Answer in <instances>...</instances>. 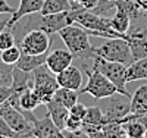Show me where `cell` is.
<instances>
[{"label": "cell", "mask_w": 147, "mask_h": 138, "mask_svg": "<svg viewBox=\"0 0 147 138\" xmlns=\"http://www.w3.org/2000/svg\"><path fill=\"white\" fill-rule=\"evenodd\" d=\"M72 21L74 24L80 25L84 30H87L90 35L94 37H103V38H118V37H124V34H121L115 31L110 25V21L105 18L103 15H97L90 9H80V10H71Z\"/></svg>", "instance_id": "obj_1"}, {"label": "cell", "mask_w": 147, "mask_h": 138, "mask_svg": "<svg viewBox=\"0 0 147 138\" xmlns=\"http://www.w3.org/2000/svg\"><path fill=\"white\" fill-rule=\"evenodd\" d=\"M59 37L62 38L66 48L72 53L74 59H81L94 55V47L90 44V34L87 30L77 24H71L68 27L62 28L59 32Z\"/></svg>", "instance_id": "obj_2"}, {"label": "cell", "mask_w": 147, "mask_h": 138, "mask_svg": "<svg viewBox=\"0 0 147 138\" xmlns=\"http://www.w3.org/2000/svg\"><path fill=\"white\" fill-rule=\"evenodd\" d=\"M97 106L100 107L106 123H121L122 119L131 113V96L116 91L109 97L100 98Z\"/></svg>", "instance_id": "obj_3"}, {"label": "cell", "mask_w": 147, "mask_h": 138, "mask_svg": "<svg viewBox=\"0 0 147 138\" xmlns=\"http://www.w3.org/2000/svg\"><path fill=\"white\" fill-rule=\"evenodd\" d=\"M59 88V82L56 79V73H53L46 65H41L32 71V91L38 97L41 104H47L56 90Z\"/></svg>", "instance_id": "obj_4"}, {"label": "cell", "mask_w": 147, "mask_h": 138, "mask_svg": "<svg viewBox=\"0 0 147 138\" xmlns=\"http://www.w3.org/2000/svg\"><path fill=\"white\" fill-rule=\"evenodd\" d=\"M94 52L97 56H100L110 62H118L129 66L136 59H134L127 38L118 37V38H107L106 43H103L100 47H94Z\"/></svg>", "instance_id": "obj_5"}, {"label": "cell", "mask_w": 147, "mask_h": 138, "mask_svg": "<svg viewBox=\"0 0 147 138\" xmlns=\"http://www.w3.org/2000/svg\"><path fill=\"white\" fill-rule=\"evenodd\" d=\"M94 69L102 72L110 82L115 84V87L118 88V93L129 94L127 91V65L118 63V62H110L96 55L94 62H93V71Z\"/></svg>", "instance_id": "obj_6"}, {"label": "cell", "mask_w": 147, "mask_h": 138, "mask_svg": "<svg viewBox=\"0 0 147 138\" xmlns=\"http://www.w3.org/2000/svg\"><path fill=\"white\" fill-rule=\"evenodd\" d=\"M16 44L22 53L27 55H43L50 50L52 38L43 30H28L16 37Z\"/></svg>", "instance_id": "obj_7"}, {"label": "cell", "mask_w": 147, "mask_h": 138, "mask_svg": "<svg viewBox=\"0 0 147 138\" xmlns=\"http://www.w3.org/2000/svg\"><path fill=\"white\" fill-rule=\"evenodd\" d=\"M0 116H2L9 127L16 132V138H30L31 132V122L25 118L21 110H18L13 104L5 102L0 104Z\"/></svg>", "instance_id": "obj_8"}, {"label": "cell", "mask_w": 147, "mask_h": 138, "mask_svg": "<svg viewBox=\"0 0 147 138\" xmlns=\"http://www.w3.org/2000/svg\"><path fill=\"white\" fill-rule=\"evenodd\" d=\"M88 81H87V85L84 87L82 90H80V94L82 93H87L90 94L91 97H94L96 100H100V98H105V97H109L118 91V88L115 87V84L110 82L105 75L99 71H91L88 75Z\"/></svg>", "instance_id": "obj_9"}, {"label": "cell", "mask_w": 147, "mask_h": 138, "mask_svg": "<svg viewBox=\"0 0 147 138\" xmlns=\"http://www.w3.org/2000/svg\"><path fill=\"white\" fill-rule=\"evenodd\" d=\"M74 63V56L69 50L63 48H55L52 52H49L47 59H46V66L50 69L53 73H59L68 66Z\"/></svg>", "instance_id": "obj_10"}, {"label": "cell", "mask_w": 147, "mask_h": 138, "mask_svg": "<svg viewBox=\"0 0 147 138\" xmlns=\"http://www.w3.org/2000/svg\"><path fill=\"white\" fill-rule=\"evenodd\" d=\"M56 79L59 82V87L80 91L82 85V71L77 65H71L62 72L56 73Z\"/></svg>", "instance_id": "obj_11"}, {"label": "cell", "mask_w": 147, "mask_h": 138, "mask_svg": "<svg viewBox=\"0 0 147 138\" xmlns=\"http://www.w3.org/2000/svg\"><path fill=\"white\" fill-rule=\"evenodd\" d=\"M44 5V0H19V6L12 13L10 19L7 21V27L18 24L24 16H28L32 13H40Z\"/></svg>", "instance_id": "obj_12"}, {"label": "cell", "mask_w": 147, "mask_h": 138, "mask_svg": "<svg viewBox=\"0 0 147 138\" xmlns=\"http://www.w3.org/2000/svg\"><path fill=\"white\" fill-rule=\"evenodd\" d=\"M28 88H32V72L22 71L16 66H13V73H12V85L10 90L13 96H19Z\"/></svg>", "instance_id": "obj_13"}, {"label": "cell", "mask_w": 147, "mask_h": 138, "mask_svg": "<svg viewBox=\"0 0 147 138\" xmlns=\"http://www.w3.org/2000/svg\"><path fill=\"white\" fill-rule=\"evenodd\" d=\"M103 125H106V120H105V116L102 113L100 107L99 106L88 107L87 113H85V116L82 119V129L87 134H90L93 131L102 129Z\"/></svg>", "instance_id": "obj_14"}, {"label": "cell", "mask_w": 147, "mask_h": 138, "mask_svg": "<svg viewBox=\"0 0 147 138\" xmlns=\"http://www.w3.org/2000/svg\"><path fill=\"white\" fill-rule=\"evenodd\" d=\"M47 113L49 116L52 118V120L55 122V125L60 129V131H63L65 129V123H66V119L69 118V109L65 107L63 104H60L59 102H56V100H50L47 104Z\"/></svg>", "instance_id": "obj_15"}, {"label": "cell", "mask_w": 147, "mask_h": 138, "mask_svg": "<svg viewBox=\"0 0 147 138\" xmlns=\"http://www.w3.org/2000/svg\"><path fill=\"white\" fill-rule=\"evenodd\" d=\"M57 131H60V129L55 125V122L52 120L50 116H49V113L41 119H35L32 122V127H31L32 137H35V138H43V137H47V135H52Z\"/></svg>", "instance_id": "obj_16"}, {"label": "cell", "mask_w": 147, "mask_h": 138, "mask_svg": "<svg viewBox=\"0 0 147 138\" xmlns=\"http://www.w3.org/2000/svg\"><path fill=\"white\" fill-rule=\"evenodd\" d=\"M147 113V84L140 85L131 96V115H146Z\"/></svg>", "instance_id": "obj_17"}, {"label": "cell", "mask_w": 147, "mask_h": 138, "mask_svg": "<svg viewBox=\"0 0 147 138\" xmlns=\"http://www.w3.org/2000/svg\"><path fill=\"white\" fill-rule=\"evenodd\" d=\"M50 52V50H49ZM47 53L43 55H27V53H21V57L18 60V63L15 65L16 68L27 71V72H32L34 69H37L41 65H46V59H47Z\"/></svg>", "instance_id": "obj_18"}, {"label": "cell", "mask_w": 147, "mask_h": 138, "mask_svg": "<svg viewBox=\"0 0 147 138\" xmlns=\"http://www.w3.org/2000/svg\"><path fill=\"white\" fill-rule=\"evenodd\" d=\"M147 79V57L134 60L129 66H127V82Z\"/></svg>", "instance_id": "obj_19"}, {"label": "cell", "mask_w": 147, "mask_h": 138, "mask_svg": "<svg viewBox=\"0 0 147 138\" xmlns=\"http://www.w3.org/2000/svg\"><path fill=\"white\" fill-rule=\"evenodd\" d=\"M72 10V0H44V5L40 13L50 15V13H60V12Z\"/></svg>", "instance_id": "obj_20"}, {"label": "cell", "mask_w": 147, "mask_h": 138, "mask_svg": "<svg viewBox=\"0 0 147 138\" xmlns=\"http://www.w3.org/2000/svg\"><path fill=\"white\" fill-rule=\"evenodd\" d=\"M78 96L80 93L75 91V90H69V88H63V87H59V88L56 90L53 98L56 100V102H59L60 104H63L65 107L71 109L74 104H75L78 102Z\"/></svg>", "instance_id": "obj_21"}, {"label": "cell", "mask_w": 147, "mask_h": 138, "mask_svg": "<svg viewBox=\"0 0 147 138\" xmlns=\"http://www.w3.org/2000/svg\"><path fill=\"white\" fill-rule=\"evenodd\" d=\"M110 21V25H112V28L121 34H127L128 30H129V25H131V18L125 13V12L122 10H118L115 9V15L109 19Z\"/></svg>", "instance_id": "obj_22"}, {"label": "cell", "mask_w": 147, "mask_h": 138, "mask_svg": "<svg viewBox=\"0 0 147 138\" xmlns=\"http://www.w3.org/2000/svg\"><path fill=\"white\" fill-rule=\"evenodd\" d=\"M118 10H122L131 18V21L137 19L144 10H141L137 5V0H116V7Z\"/></svg>", "instance_id": "obj_23"}, {"label": "cell", "mask_w": 147, "mask_h": 138, "mask_svg": "<svg viewBox=\"0 0 147 138\" xmlns=\"http://www.w3.org/2000/svg\"><path fill=\"white\" fill-rule=\"evenodd\" d=\"M21 53H22V52H21L19 46L15 44V46H12V47L3 50V52H0V57H2V60L5 62V63L15 66V65L18 63L19 57H21Z\"/></svg>", "instance_id": "obj_24"}, {"label": "cell", "mask_w": 147, "mask_h": 138, "mask_svg": "<svg viewBox=\"0 0 147 138\" xmlns=\"http://www.w3.org/2000/svg\"><path fill=\"white\" fill-rule=\"evenodd\" d=\"M12 73H13V65L5 63L0 57V87L12 85Z\"/></svg>", "instance_id": "obj_25"}, {"label": "cell", "mask_w": 147, "mask_h": 138, "mask_svg": "<svg viewBox=\"0 0 147 138\" xmlns=\"http://www.w3.org/2000/svg\"><path fill=\"white\" fill-rule=\"evenodd\" d=\"M16 44V38H15V34L12 31L10 27H6L2 32H0V52L12 47Z\"/></svg>", "instance_id": "obj_26"}, {"label": "cell", "mask_w": 147, "mask_h": 138, "mask_svg": "<svg viewBox=\"0 0 147 138\" xmlns=\"http://www.w3.org/2000/svg\"><path fill=\"white\" fill-rule=\"evenodd\" d=\"M115 7H116V0H99L97 2V5H96V7L93 9V12L94 13H97V15H106V13H109L110 10H115Z\"/></svg>", "instance_id": "obj_27"}, {"label": "cell", "mask_w": 147, "mask_h": 138, "mask_svg": "<svg viewBox=\"0 0 147 138\" xmlns=\"http://www.w3.org/2000/svg\"><path fill=\"white\" fill-rule=\"evenodd\" d=\"M78 129H82V119L69 115V118L66 119L63 131H78Z\"/></svg>", "instance_id": "obj_28"}, {"label": "cell", "mask_w": 147, "mask_h": 138, "mask_svg": "<svg viewBox=\"0 0 147 138\" xmlns=\"http://www.w3.org/2000/svg\"><path fill=\"white\" fill-rule=\"evenodd\" d=\"M87 106L85 104H82V103H80V102H77L75 104H74L71 109H69V113L72 115V116H75V118H80V119H84V116H85V113H87Z\"/></svg>", "instance_id": "obj_29"}, {"label": "cell", "mask_w": 147, "mask_h": 138, "mask_svg": "<svg viewBox=\"0 0 147 138\" xmlns=\"http://www.w3.org/2000/svg\"><path fill=\"white\" fill-rule=\"evenodd\" d=\"M0 137H13V138H16V132L9 127L2 116H0Z\"/></svg>", "instance_id": "obj_30"}, {"label": "cell", "mask_w": 147, "mask_h": 138, "mask_svg": "<svg viewBox=\"0 0 147 138\" xmlns=\"http://www.w3.org/2000/svg\"><path fill=\"white\" fill-rule=\"evenodd\" d=\"M66 138H90V135L85 132L84 129H78V131H63Z\"/></svg>", "instance_id": "obj_31"}, {"label": "cell", "mask_w": 147, "mask_h": 138, "mask_svg": "<svg viewBox=\"0 0 147 138\" xmlns=\"http://www.w3.org/2000/svg\"><path fill=\"white\" fill-rule=\"evenodd\" d=\"M12 94V90H10V87H0V104L7 102L9 97Z\"/></svg>", "instance_id": "obj_32"}, {"label": "cell", "mask_w": 147, "mask_h": 138, "mask_svg": "<svg viewBox=\"0 0 147 138\" xmlns=\"http://www.w3.org/2000/svg\"><path fill=\"white\" fill-rule=\"evenodd\" d=\"M15 9L13 7H10V5L6 2V0H0V15L2 13H13Z\"/></svg>", "instance_id": "obj_33"}, {"label": "cell", "mask_w": 147, "mask_h": 138, "mask_svg": "<svg viewBox=\"0 0 147 138\" xmlns=\"http://www.w3.org/2000/svg\"><path fill=\"white\" fill-rule=\"evenodd\" d=\"M97 2H99V0H81V5H82L85 9H90V10H93V9L96 7Z\"/></svg>", "instance_id": "obj_34"}, {"label": "cell", "mask_w": 147, "mask_h": 138, "mask_svg": "<svg viewBox=\"0 0 147 138\" xmlns=\"http://www.w3.org/2000/svg\"><path fill=\"white\" fill-rule=\"evenodd\" d=\"M90 135V138H110L106 132H103L102 129H97V131H93V132H90L88 134Z\"/></svg>", "instance_id": "obj_35"}, {"label": "cell", "mask_w": 147, "mask_h": 138, "mask_svg": "<svg viewBox=\"0 0 147 138\" xmlns=\"http://www.w3.org/2000/svg\"><path fill=\"white\" fill-rule=\"evenodd\" d=\"M43 138H66V137H65L63 131H57V132H55L52 135H47V137H43Z\"/></svg>", "instance_id": "obj_36"}, {"label": "cell", "mask_w": 147, "mask_h": 138, "mask_svg": "<svg viewBox=\"0 0 147 138\" xmlns=\"http://www.w3.org/2000/svg\"><path fill=\"white\" fill-rule=\"evenodd\" d=\"M137 5H138V7L141 10L147 12V0H137Z\"/></svg>", "instance_id": "obj_37"}, {"label": "cell", "mask_w": 147, "mask_h": 138, "mask_svg": "<svg viewBox=\"0 0 147 138\" xmlns=\"http://www.w3.org/2000/svg\"><path fill=\"white\" fill-rule=\"evenodd\" d=\"M7 21H9V19H3V21H0V32H2V31L7 27Z\"/></svg>", "instance_id": "obj_38"}, {"label": "cell", "mask_w": 147, "mask_h": 138, "mask_svg": "<svg viewBox=\"0 0 147 138\" xmlns=\"http://www.w3.org/2000/svg\"><path fill=\"white\" fill-rule=\"evenodd\" d=\"M136 138H147L146 135H143V137H136Z\"/></svg>", "instance_id": "obj_39"}, {"label": "cell", "mask_w": 147, "mask_h": 138, "mask_svg": "<svg viewBox=\"0 0 147 138\" xmlns=\"http://www.w3.org/2000/svg\"><path fill=\"white\" fill-rule=\"evenodd\" d=\"M146 137H147V134H146Z\"/></svg>", "instance_id": "obj_40"}, {"label": "cell", "mask_w": 147, "mask_h": 138, "mask_svg": "<svg viewBox=\"0 0 147 138\" xmlns=\"http://www.w3.org/2000/svg\"><path fill=\"white\" fill-rule=\"evenodd\" d=\"M146 115H147V113H146Z\"/></svg>", "instance_id": "obj_41"}]
</instances>
